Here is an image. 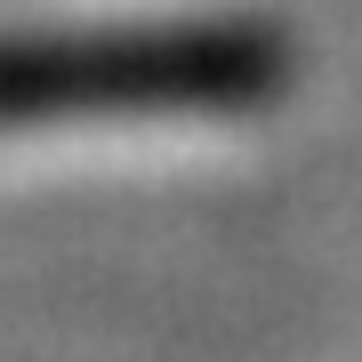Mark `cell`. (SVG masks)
<instances>
[{
    "instance_id": "cell-1",
    "label": "cell",
    "mask_w": 362,
    "mask_h": 362,
    "mask_svg": "<svg viewBox=\"0 0 362 362\" xmlns=\"http://www.w3.org/2000/svg\"><path fill=\"white\" fill-rule=\"evenodd\" d=\"M266 57L250 40H89V49H0V121L57 113H137V105H194L258 89Z\"/></svg>"
}]
</instances>
